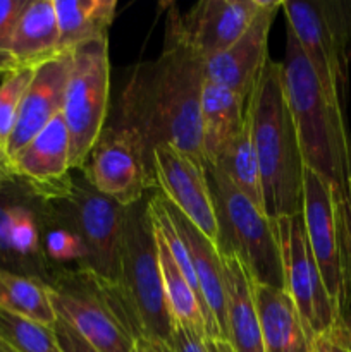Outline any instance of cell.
<instances>
[{"label":"cell","instance_id":"cell-1","mask_svg":"<svg viewBox=\"0 0 351 352\" xmlns=\"http://www.w3.org/2000/svg\"><path fill=\"white\" fill-rule=\"evenodd\" d=\"M203 82L205 60L188 43L181 12L171 6L160 55L133 69L119 100V126L140 136L151 167L160 144L176 146L206 167L200 131Z\"/></svg>","mask_w":351,"mask_h":352},{"label":"cell","instance_id":"cell-2","mask_svg":"<svg viewBox=\"0 0 351 352\" xmlns=\"http://www.w3.org/2000/svg\"><path fill=\"white\" fill-rule=\"evenodd\" d=\"M251 138L260 167L265 215L272 220L303 210V162L289 110L282 62L268 58L248 100Z\"/></svg>","mask_w":351,"mask_h":352},{"label":"cell","instance_id":"cell-3","mask_svg":"<svg viewBox=\"0 0 351 352\" xmlns=\"http://www.w3.org/2000/svg\"><path fill=\"white\" fill-rule=\"evenodd\" d=\"M282 69L305 168L315 172L330 186L334 198L350 195L351 138L346 110L329 102L315 71L289 30Z\"/></svg>","mask_w":351,"mask_h":352},{"label":"cell","instance_id":"cell-4","mask_svg":"<svg viewBox=\"0 0 351 352\" xmlns=\"http://www.w3.org/2000/svg\"><path fill=\"white\" fill-rule=\"evenodd\" d=\"M57 320L100 352H133L145 337L133 302L120 284L85 268L64 270L48 287Z\"/></svg>","mask_w":351,"mask_h":352},{"label":"cell","instance_id":"cell-5","mask_svg":"<svg viewBox=\"0 0 351 352\" xmlns=\"http://www.w3.org/2000/svg\"><path fill=\"white\" fill-rule=\"evenodd\" d=\"M281 9L329 102L346 109L351 0H284Z\"/></svg>","mask_w":351,"mask_h":352},{"label":"cell","instance_id":"cell-6","mask_svg":"<svg viewBox=\"0 0 351 352\" xmlns=\"http://www.w3.org/2000/svg\"><path fill=\"white\" fill-rule=\"evenodd\" d=\"M215 205L219 246L222 254H236L255 284L284 289L281 250L275 222L237 191L224 175L206 167Z\"/></svg>","mask_w":351,"mask_h":352},{"label":"cell","instance_id":"cell-7","mask_svg":"<svg viewBox=\"0 0 351 352\" xmlns=\"http://www.w3.org/2000/svg\"><path fill=\"white\" fill-rule=\"evenodd\" d=\"M119 284L133 302L147 337L171 342L174 322L165 299L148 195L124 210Z\"/></svg>","mask_w":351,"mask_h":352},{"label":"cell","instance_id":"cell-8","mask_svg":"<svg viewBox=\"0 0 351 352\" xmlns=\"http://www.w3.org/2000/svg\"><path fill=\"white\" fill-rule=\"evenodd\" d=\"M110 96L109 36L72 52L62 116L71 140V168L85 167L89 151L105 129Z\"/></svg>","mask_w":351,"mask_h":352},{"label":"cell","instance_id":"cell-9","mask_svg":"<svg viewBox=\"0 0 351 352\" xmlns=\"http://www.w3.org/2000/svg\"><path fill=\"white\" fill-rule=\"evenodd\" d=\"M48 212L47 199L17 177L0 189V270L54 284L58 272L43 248Z\"/></svg>","mask_w":351,"mask_h":352},{"label":"cell","instance_id":"cell-10","mask_svg":"<svg viewBox=\"0 0 351 352\" xmlns=\"http://www.w3.org/2000/svg\"><path fill=\"white\" fill-rule=\"evenodd\" d=\"M50 201L81 243L85 270L119 284V251L126 208L96 191L81 170H72L71 192Z\"/></svg>","mask_w":351,"mask_h":352},{"label":"cell","instance_id":"cell-11","mask_svg":"<svg viewBox=\"0 0 351 352\" xmlns=\"http://www.w3.org/2000/svg\"><path fill=\"white\" fill-rule=\"evenodd\" d=\"M274 222L281 250L284 291L295 302L312 340L329 337L337 325L336 308L310 248L303 213L281 217Z\"/></svg>","mask_w":351,"mask_h":352},{"label":"cell","instance_id":"cell-12","mask_svg":"<svg viewBox=\"0 0 351 352\" xmlns=\"http://www.w3.org/2000/svg\"><path fill=\"white\" fill-rule=\"evenodd\" d=\"M79 170L96 191L124 208L141 201L148 189H157L140 136L119 124L102 131Z\"/></svg>","mask_w":351,"mask_h":352},{"label":"cell","instance_id":"cell-13","mask_svg":"<svg viewBox=\"0 0 351 352\" xmlns=\"http://www.w3.org/2000/svg\"><path fill=\"white\" fill-rule=\"evenodd\" d=\"M157 191L165 196L212 243L219 241L215 205L205 165L171 144L153 150Z\"/></svg>","mask_w":351,"mask_h":352},{"label":"cell","instance_id":"cell-14","mask_svg":"<svg viewBox=\"0 0 351 352\" xmlns=\"http://www.w3.org/2000/svg\"><path fill=\"white\" fill-rule=\"evenodd\" d=\"M12 174L38 196L61 199L72 189L71 140L62 113L10 157Z\"/></svg>","mask_w":351,"mask_h":352},{"label":"cell","instance_id":"cell-15","mask_svg":"<svg viewBox=\"0 0 351 352\" xmlns=\"http://www.w3.org/2000/svg\"><path fill=\"white\" fill-rule=\"evenodd\" d=\"M281 0H267L243 36L222 54L205 60V79L250 100L268 60V34Z\"/></svg>","mask_w":351,"mask_h":352},{"label":"cell","instance_id":"cell-16","mask_svg":"<svg viewBox=\"0 0 351 352\" xmlns=\"http://www.w3.org/2000/svg\"><path fill=\"white\" fill-rule=\"evenodd\" d=\"M303 220L306 237L315 256L329 298L339 316L343 301V272H341L339 239L330 186L322 177L305 168L303 175Z\"/></svg>","mask_w":351,"mask_h":352},{"label":"cell","instance_id":"cell-17","mask_svg":"<svg viewBox=\"0 0 351 352\" xmlns=\"http://www.w3.org/2000/svg\"><path fill=\"white\" fill-rule=\"evenodd\" d=\"M267 0H202L181 14V30L203 60L233 47Z\"/></svg>","mask_w":351,"mask_h":352},{"label":"cell","instance_id":"cell-18","mask_svg":"<svg viewBox=\"0 0 351 352\" xmlns=\"http://www.w3.org/2000/svg\"><path fill=\"white\" fill-rule=\"evenodd\" d=\"M71 67L72 54H65L34 69L33 79L21 103L16 127L6 144L9 157L17 153L50 120L62 113Z\"/></svg>","mask_w":351,"mask_h":352},{"label":"cell","instance_id":"cell-19","mask_svg":"<svg viewBox=\"0 0 351 352\" xmlns=\"http://www.w3.org/2000/svg\"><path fill=\"white\" fill-rule=\"evenodd\" d=\"M165 206L181 236L184 237L191 254L203 308L209 315V339H226V272L222 253L215 243H212L202 230L196 229L167 199Z\"/></svg>","mask_w":351,"mask_h":352},{"label":"cell","instance_id":"cell-20","mask_svg":"<svg viewBox=\"0 0 351 352\" xmlns=\"http://www.w3.org/2000/svg\"><path fill=\"white\" fill-rule=\"evenodd\" d=\"M226 272V340L234 352H265L255 282L236 254H222Z\"/></svg>","mask_w":351,"mask_h":352},{"label":"cell","instance_id":"cell-21","mask_svg":"<svg viewBox=\"0 0 351 352\" xmlns=\"http://www.w3.org/2000/svg\"><path fill=\"white\" fill-rule=\"evenodd\" d=\"M255 301L265 352H312V337L284 289L255 284Z\"/></svg>","mask_w":351,"mask_h":352},{"label":"cell","instance_id":"cell-22","mask_svg":"<svg viewBox=\"0 0 351 352\" xmlns=\"http://www.w3.org/2000/svg\"><path fill=\"white\" fill-rule=\"evenodd\" d=\"M246 117V100L205 79L200 103V131L206 165L213 164L220 151L243 129Z\"/></svg>","mask_w":351,"mask_h":352},{"label":"cell","instance_id":"cell-23","mask_svg":"<svg viewBox=\"0 0 351 352\" xmlns=\"http://www.w3.org/2000/svg\"><path fill=\"white\" fill-rule=\"evenodd\" d=\"M58 24L54 0H28L14 28L10 57L16 67H38L58 57Z\"/></svg>","mask_w":351,"mask_h":352},{"label":"cell","instance_id":"cell-24","mask_svg":"<svg viewBox=\"0 0 351 352\" xmlns=\"http://www.w3.org/2000/svg\"><path fill=\"white\" fill-rule=\"evenodd\" d=\"M61 54L109 36L117 12L116 0H54Z\"/></svg>","mask_w":351,"mask_h":352},{"label":"cell","instance_id":"cell-25","mask_svg":"<svg viewBox=\"0 0 351 352\" xmlns=\"http://www.w3.org/2000/svg\"><path fill=\"white\" fill-rule=\"evenodd\" d=\"M155 237H157L158 263H160L165 299H167L172 322H174V325L182 327V329L206 339V315L198 294L191 287V284L184 277V274L178 267V263L169 253L164 241L157 236V232H155Z\"/></svg>","mask_w":351,"mask_h":352},{"label":"cell","instance_id":"cell-26","mask_svg":"<svg viewBox=\"0 0 351 352\" xmlns=\"http://www.w3.org/2000/svg\"><path fill=\"white\" fill-rule=\"evenodd\" d=\"M206 167L213 168L227 179L240 192H243L251 203L264 210V191H262L260 167L257 151L251 138L250 117H246L243 129L224 148L215 162ZM265 212V210H264Z\"/></svg>","mask_w":351,"mask_h":352},{"label":"cell","instance_id":"cell-27","mask_svg":"<svg viewBox=\"0 0 351 352\" xmlns=\"http://www.w3.org/2000/svg\"><path fill=\"white\" fill-rule=\"evenodd\" d=\"M0 309L48 327L57 322L48 285L12 272L0 270Z\"/></svg>","mask_w":351,"mask_h":352},{"label":"cell","instance_id":"cell-28","mask_svg":"<svg viewBox=\"0 0 351 352\" xmlns=\"http://www.w3.org/2000/svg\"><path fill=\"white\" fill-rule=\"evenodd\" d=\"M0 342L12 352H62L54 327L0 309Z\"/></svg>","mask_w":351,"mask_h":352},{"label":"cell","instance_id":"cell-29","mask_svg":"<svg viewBox=\"0 0 351 352\" xmlns=\"http://www.w3.org/2000/svg\"><path fill=\"white\" fill-rule=\"evenodd\" d=\"M36 69V67H34ZM33 67H17L3 76L0 82V143L6 146L16 127L24 93L34 74Z\"/></svg>","mask_w":351,"mask_h":352},{"label":"cell","instance_id":"cell-30","mask_svg":"<svg viewBox=\"0 0 351 352\" xmlns=\"http://www.w3.org/2000/svg\"><path fill=\"white\" fill-rule=\"evenodd\" d=\"M26 3L28 0H0V58L10 60L12 64L10 43H12L14 28H16L17 19H19Z\"/></svg>","mask_w":351,"mask_h":352},{"label":"cell","instance_id":"cell-31","mask_svg":"<svg viewBox=\"0 0 351 352\" xmlns=\"http://www.w3.org/2000/svg\"><path fill=\"white\" fill-rule=\"evenodd\" d=\"M54 330L62 352H100L96 351L92 344L86 342L79 333H76L74 330H72L67 323L62 322V320H57V322H55Z\"/></svg>","mask_w":351,"mask_h":352},{"label":"cell","instance_id":"cell-32","mask_svg":"<svg viewBox=\"0 0 351 352\" xmlns=\"http://www.w3.org/2000/svg\"><path fill=\"white\" fill-rule=\"evenodd\" d=\"M169 344L176 352H209L205 337L196 336V333L189 332L179 325H174V329H172Z\"/></svg>","mask_w":351,"mask_h":352},{"label":"cell","instance_id":"cell-33","mask_svg":"<svg viewBox=\"0 0 351 352\" xmlns=\"http://www.w3.org/2000/svg\"><path fill=\"white\" fill-rule=\"evenodd\" d=\"M133 352H176L172 349V346L165 340L151 339V337H140L134 342V351Z\"/></svg>","mask_w":351,"mask_h":352},{"label":"cell","instance_id":"cell-34","mask_svg":"<svg viewBox=\"0 0 351 352\" xmlns=\"http://www.w3.org/2000/svg\"><path fill=\"white\" fill-rule=\"evenodd\" d=\"M14 179L12 165H10V157L7 153V148L0 143V189L7 184V182Z\"/></svg>","mask_w":351,"mask_h":352},{"label":"cell","instance_id":"cell-35","mask_svg":"<svg viewBox=\"0 0 351 352\" xmlns=\"http://www.w3.org/2000/svg\"><path fill=\"white\" fill-rule=\"evenodd\" d=\"M209 352H234L233 346L226 339H206Z\"/></svg>","mask_w":351,"mask_h":352},{"label":"cell","instance_id":"cell-36","mask_svg":"<svg viewBox=\"0 0 351 352\" xmlns=\"http://www.w3.org/2000/svg\"><path fill=\"white\" fill-rule=\"evenodd\" d=\"M312 352H332L329 337H317L312 344Z\"/></svg>","mask_w":351,"mask_h":352},{"label":"cell","instance_id":"cell-37","mask_svg":"<svg viewBox=\"0 0 351 352\" xmlns=\"http://www.w3.org/2000/svg\"><path fill=\"white\" fill-rule=\"evenodd\" d=\"M14 69H16V65H14L12 62L6 60V58H0V76L9 74V72L14 71Z\"/></svg>","mask_w":351,"mask_h":352},{"label":"cell","instance_id":"cell-38","mask_svg":"<svg viewBox=\"0 0 351 352\" xmlns=\"http://www.w3.org/2000/svg\"><path fill=\"white\" fill-rule=\"evenodd\" d=\"M330 340V339H329ZM330 346H332V352H351L350 344L344 342H336V340H330Z\"/></svg>","mask_w":351,"mask_h":352},{"label":"cell","instance_id":"cell-39","mask_svg":"<svg viewBox=\"0 0 351 352\" xmlns=\"http://www.w3.org/2000/svg\"><path fill=\"white\" fill-rule=\"evenodd\" d=\"M0 352H12L9 349V347H2V349H0Z\"/></svg>","mask_w":351,"mask_h":352},{"label":"cell","instance_id":"cell-40","mask_svg":"<svg viewBox=\"0 0 351 352\" xmlns=\"http://www.w3.org/2000/svg\"><path fill=\"white\" fill-rule=\"evenodd\" d=\"M2 347H6V346H3V344H2V342H0V349H2Z\"/></svg>","mask_w":351,"mask_h":352}]
</instances>
